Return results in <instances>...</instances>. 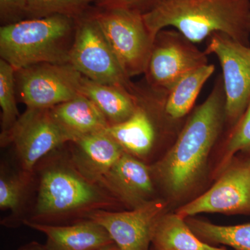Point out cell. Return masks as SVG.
Here are the masks:
<instances>
[{"mask_svg": "<svg viewBox=\"0 0 250 250\" xmlns=\"http://www.w3.org/2000/svg\"><path fill=\"white\" fill-rule=\"evenodd\" d=\"M205 213H250V160L228 167L208 191L177 211L184 218Z\"/></svg>", "mask_w": 250, "mask_h": 250, "instance_id": "8fae6325", "label": "cell"}, {"mask_svg": "<svg viewBox=\"0 0 250 250\" xmlns=\"http://www.w3.org/2000/svg\"><path fill=\"white\" fill-rule=\"evenodd\" d=\"M74 140L51 108H27L9 131L1 134V144H14L21 165L28 172L44 156Z\"/></svg>", "mask_w": 250, "mask_h": 250, "instance_id": "ba28073f", "label": "cell"}, {"mask_svg": "<svg viewBox=\"0 0 250 250\" xmlns=\"http://www.w3.org/2000/svg\"><path fill=\"white\" fill-rule=\"evenodd\" d=\"M15 71L10 64L0 59V107L2 129L1 134L9 131L21 116L17 106Z\"/></svg>", "mask_w": 250, "mask_h": 250, "instance_id": "7402d4cb", "label": "cell"}, {"mask_svg": "<svg viewBox=\"0 0 250 250\" xmlns=\"http://www.w3.org/2000/svg\"><path fill=\"white\" fill-rule=\"evenodd\" d=\"M138 106L129 119L109 125L105 131L125 152L134 156H145L155 144L156 126L150 113L151 88L138 86Z\"/></svg>", "mask_w": 250, "mask_h": 250, "instance_id": "5bb4252c", "label": "cell"}, {"mask_svg": "<svg viewBox=\"0 0 250 250\" xmlns=\"http://www.w3.org/2000/svg\"><path fill=\"white\" fill-rule=\"evenodd\" d=\"M162 202L151 200L131 211L98 209L86 218L103 227L121 250H149L156 222L164 214Z\"/></svg>", "mask_w": 250, "mask_h": 250, "instance_id": "7c38bea8", "label": "cell"}, {"mask_svg": "<svg viewBox=\"0 0 250 250\" xmlns=\"http://www.w3.org/2000/svg\"><path fill=\"white\" fill-rule=\"evenodd\" d=\"M152 243L157 250H227L202 241L177 213L161 215L154 227Z\"/></svg>", "mask_w": 250, "mask_h": 250, "instance_id": "ffe728a7", "label": "cell"}, {"mask_svg": "<svg viewBox=\"0 0 250 250\" xmlns=\"http://www.w3.org/2000/svg\"><path fill=\"white\" fill-rule=\"evenodd\" d=\"M77 19L62 15L1 26L0 57L15 70L42 62L68 63Z\"/></svg>", "mask_w": 250, "mask_h": 250, "instance_id": "3957f363", "label": "cell"}, {"mask_svg": "<svg viewBox=\"0 0 250 250\" xmlns=\"http://www.w3.org/2000/svg\"><path fill=\"white\" fill-rule=\"evenodd\" d=\"M225 123V90L218 76L205 101L188 117L173 146L156 164V177L170 195L182 196L201 178Z\"/></svg>", "mask_w": 250, "mask_h": 250, "instance_id": "6da1fadb", "label": "cell"}, {"mask_svg": "<svg viewBox=\"0 0 250 250\" xmlns=\"http://www.w3.org/2000/svg\"><path fill=\"white\" fill-rule=\"evenodd\" d=\"M51 109L57 121L74 136L75 140L85 135L104 131L109 126L107 120L98 106L82 94Z\"/></svg>", "mask_w": 250, "mask_h": 250, "instance_id": "ac0fdd59", "label": "cell"}, {"mask_svg": "<svg viewBox=\"0 0 250 250\" xmlns=\"http://www.w3.org/2000/svg\"><path fill=\"white\" fill-rule=\"evenodd\" d=\"M80 94L93 102L109 125L129 119L138 106L137 90L132 93L124 87L98 83L83 76Z\"/></svg>", "mask_w": 250, "mask_h": 250, "instance_id": "e0dca14e", "label": "cell"}, {"mask_svg": "<svg viewBox=\"0 0 250 250\" xmlns=\"http://www.w3.org/2000/svg\"><path fill=\"white\" fill-rule=\"evenodd\" d=\"M99 183L133 208L150 202L154 191L147 166L126 152Z\"/></svg>", "mask_w": 250, "mask_h": 250, "instance_id": "4fadbf2b", "label": "cell"}, {"mask_svg": "<svg viewBox=\"0 0 250 250\" xmlns=\"http://www.w3.org/2000/svg\"><path fill=\"white\" fill-rule=\"evenodd\" d=\"M93 0H27L29 19L62 15L77 19L90 9Z\"/></svg>", "mask_w": 250, "mask_h": 250, "instance_id": "603a6c76", "label": "cell"}, {"mask_svg": "<svg viewBox=\"0 0 250 250\" xmlns=\"http://www.w3.org/2000/svg\"><path fill=\"white\" fill-rule=\"evenodd\" d=\"M73 166L93 183H99L125 151L106 131L77 138Z\"/></svg>", "mask_w": 250, "mask_h": 250, "instance_id": "2e32d148", "label": "cell"}, {"mask_svg": "<svg viewBox=\"0 0 250 250\" xmlns=\"http://www.w3.org/2000/svg\"><path fill=\"white\" fill-rule=\"evenodd\" d=\"M108 205L109 198L75 166L54 165L41 173L35 217L29 220L45 223Z\"/></svg>", "mask_w": 250, "mask_h": 250, "instance_id": "277c9868", "label": "cell"}, {"mask_svg": "<svg viewBox=\"0 0 250 250\" xmlns=\"http://www.w3.org/2000/svg\"><path fill=\"white\" fill-rule=\"evenodd\" d=\"M29 19L27 0H0V22L9 25Z\"/></svg>", "mask_w": 250, "mask_h": 250, "instance_id": "484cf974", "label": "cell"}, {"mask_svg": "<svg viewBox=\"0 0 250 250\" xmlns=\"http://www.w3.org/2000/svg\"><path fill=\"white\" fill-rule=\"evenodd\" d=\"M83 75L70 63L42 62L15 71L18 101L27 108H51L80 94Z\"/></svg>", "mask_w": 250, "mask_h": 250, "instance_id": "52a82bcc", "label": "cell"}, {"mask_svg": "<svg viewBox=\"0 0 250 250\" xmlns=\"http://www.w3.org/2000/svg\"><path fill=\"white\" fill-rule=\"evenodd\" d=\"M98 250H121L119 249L118 246L115 244L114 243H111V244L107 245V246L103 247Z\"/></svg>", "mask_w": 250, "mask_h": 250, "instance_id": "f1b7e54d", "label": "cell"}, {"mask_svg": "<svg viewBox=\"0 0 250 250\" xmlns=\"http://www.w3.org/2000/svg\"><path fill=\"white\" fill-rule=\"evenodd\" d=\"M25 182L22 178L1 173L0 179V208L17 211L22 204Z\"/></svg>", "mask_w": 250, "mask_h": 250, "instance_id": "d4e9b609", "label": "cell"}, {"mask_svg": "<svg viewBox=\"0 0 250 250\" xmlns=\"http://www.w3.org/2000/svg\"><path fill=\"white\" fill-rule=\"evenodd\" d=\"M164 0H97L95 6L101 9L123 8L144 15L155 9Z\"/></svg>", "mask_w": 250, "mask_h": 250, "instance_id": "4316f807", "label": "cell"}, {"mask_svg": "<svg viewBox=\"0 0 250 250\" xmlns=\"http://www.w3.org/2000/svg\"><path fill=\"white\" fill-rule=\"evenodd\" d=\"M215 70L213 64H207L189 72L166 91L164 113L167 120L180 121L191 111L206 82Z\"/></svg>", "mask_w": 250, "mask_h": 250, "instance_id": "d6986e66", "label": "cell"}, {"mask_svg": "<svg viewBox=\"0 0 250 250\" xmlns=\"http://www.w3.org/2000/svg\"><path fill=\"white\" fill-rule=\"evenodd\" d=\"M205 52L200 50L177 30L158 32L146 68V82L155 89L167 91L182 77L208 64Z\"/></svg>", "mask_w": 250, "mask_h": 250, "instance_id": "9c48e42d", "label": "cell"}, {"mask_svg": "<svg viewBox=\"0 0 250 250\" xmlns=\"http://www.w3.org/2000/svg\"><path fill=\"white\" fill-rule=\"evenodd\" d=\"M90 9L77 19L68 63L90 80L135 93L138 85L125 73Z\"/></svg>", "mask_w": 250, "mask_h": 250, "instance_id": "8992f818", "label": "cell"}, {"mask_svg": "<svg viewBox=\"0 0 250 250\" xmlns=\"http://www.w3.org/2000/svg\"><path fill=\"white\" fill-rule=\"evenodd\" d=\"M143 18L154 38L172 27L195 44L221 33L250 46V0H164Z\"/></svg>", "mask_w": 250, "mask_h": 250, "instance_id": "7a4b0ae2", "label": "cell"}, {"mask_svg": "<svg viewBox=\"0 0 250 250\" xmlns=\"http://www.w3.org/2000/svg\"><path fill=\"white\" fill-rule=\"evenodd\" d=\"M19 250H47L45 246H42V245L39 244V243H29V244L26 245V246H23Z\"/></svg>", "mask_w": 250, "mask_h": 250, "instance_id": "83f0119b", "label": "cell"}, {"mask_svg": "<svg viewBox=\"0 0 250 250\" xmlns=\"http://www.w3.org/2000/svg\"><path fill=\"white\" fill-rule=\"evenodd\" d=\"M250 152V102L241 118L231 128L225 143L222 167L230 164L237 153Z\"/></svg>", "mask_w": 250, "mask_h": 250, "instance_id": "cb8c5ba5", "label": "cell"}, {"mask_svg": "<svg viewBox=\"0 0 250 250\" xmlns=\"http://www.w3.org/2000/svg\"><path fill=\"white\" fill-rule=\"evenodd\" d=\"M187 223L206 243L225 245L235 250H250V223L223 226L195 218H189Z\"/></svg>", "mask_w": 250, "mask_h": 250, "instance_id": "44dd1931", "label": "cell"}, {"mask_svg": "<svg viewBox=\"0 0 250 250\" xmlns=\"http://www.w3.org/2000/svg\"><path fill=\"white\" fill-rule=\"evenodd\" d=\"M90 10L125 73L130 79L145 74L155 38L143 15L123 8Z\"/></svg>", "mask_w": 250, "mask_h": 250, "instance_id": "5b68a950", "label": "cell"}, {"mask_svg": "<svg viewBox=\"0 0 250 250\" xmlns=\"http://www.w3.org/2000/svg\"><path fill=\"white\" fill-rule=\"evenodd\" d=\"M205 53L214 54L222 70L225 95V121L236 125L250 102V46L216 33L207 39Z\"/></svg>", "mask_w": 250, "mask_h": 250, "instance_id": "30bf717a", "label": "cell"}, {"mask_svg": "<svg viewBox=\"0 0 250 250\" xmlns=\"http://www.w3.org/2000/svg\"><path fill=\"white\" fill-rule=\"evenodd\" d=\"M23 223L47 237V250H98L113 243L100 224L87 218L69 225L38 223L29 220Z\"/></svg>", "mask_w": 250, "mask_h": 250, "instance_id": "9a60e30c", "label": "cell"}]
</instances>
